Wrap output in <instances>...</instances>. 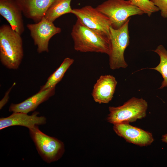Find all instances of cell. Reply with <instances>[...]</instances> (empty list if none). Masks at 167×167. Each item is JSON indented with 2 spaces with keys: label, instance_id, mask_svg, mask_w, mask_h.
I'll return each instance as SVG.
<instances>
[{
  "label": "cell",
  "instance_id": "5",
  "mask_svg": "<svg viewBox=\"0 0 167 167\" xmlns=\"http://www.w3.org/2000/svg\"><path fill=\"white\" fill-rule=\"evenodd\" d=\"M28 129L38 154L45 162L50 163L61 157L64 151L62 141L43 133L37 125Z\"/></svg>",
  "mask_w": 167,
  "mask_h": 167
},
{
  "label": "cell",
  "instance_id": "9",
  "mask_svg": "<svg viewBox=\"0 0 167 167\" xmlns=\"http://www.w3.org/2000/svg\"><path fill=\"white\" fill-rule=\"evenodd\" d=\"M113 130L117 135L128 142L140 146L150 145L154 141L152 133L132 126L129 123L114 124Z\"/></svg>",
  "mask_w": 167,
  "mask_h": 167
},
{
  "label": "cell",
  "instance_id": "17",
  "mask_svg": "<svg viewBox=\"0 0 167 167\" xmlns=\"http://www.w3.org/2000/svg\"><path fill=\"white\" fill-rule=\"evenodd\" d=\"M153 51L159 55L160 62L156 66L150 69L157 71L161 75L163 80L159 89H162L167 87V50L163 45H160Z\"/></svg>",
  "mask_w": 167,
  "mask_h": 167
},
{
  "label": "cell",
  "instance_id": "16",
  "mask_svg": "<svg viewBox=\"0 0 167 167\" xmlns=\"http://www.w3.org/2000/svg\"><path fill=\"white\" fill-rule=\"evenodd\" d=\"M74 62V60L72 58L68 57L65 58L60 66L49 77L45 84L41 87L40 90L55 87Z\"/></svg>",
  "mask_w": 167,
  "mask_h": 167
},
{
  "label": "cell",
  "instance_id": "13",
  "mask_svg": "<svg viewBox=\"0 0 167 167\" xmlns=\"http://www.w3.org/2000/svg\"><path fill=\"white\" fill-rule=\"evenodd\" d=\"M24 15L35 23L40 21L54 0H14Z\"/></svg>",
  "mask_w": 167,
  "mask_h": 167
},
{
  "label": "cell",
  "instance_id": "1",
  "mask_svg": "<svg viewBox=\"0 0 167 167\" xmlns=\"http://www.w3.org/2000/svg\"><path fill=\"white\" fill-rule=\"evenodd\" d=\"M71 35L77 51L109 54V38L88 28L78 19L73 26Z\"/></svg>",
  "mask_w": 167,
  "mask_h": 167
},
{
  "label": "cell",
  "instance_id": "8",
  "mask_svg": "<svg viewBox=\"0 0 167 167\" xmlns=\"http://www.w3.org/2000/svg\"><path fill=\"white\" fill-rule=\"evenodd\" d=\"M53 23L44 17L38 22L27 25L34 44L37 46V51L39 53L49 52L50 40L61 32V29L56 26Z\"/></svg>",
  "mask_w": 167,
  "mask_h": 167
},
{
  "label": "cell",
  "instance_id": "7",
  "mask_svg": "<svg viewBox=\"0 0 167 167\" xmlns=\"http://www.w3.org/2000/svg\"><path fill=\"white\" fill-rule=\"evenodd\" d=\"M71 13L88 28L109 38L111 22L107 16L96 8L87 5L73 9Z\"/></svg>",
  "mask_w": 167,
  "mask_h": 167
},
{
  "label": "cell",
  "instance_id": "6",
  "mask_svg": "<svg viewBox=\"0 0 167 167\" xmlns=\"http://www.w3.org/2000/svg\"><path fill=\"white\" fill-rule=\"evenodd\" d=\"M130 19L119 28L110 27V49L109 56V66L112 70L125 68L128 66L125 60L124 53L130 43L128 25Z\"/></svg>",
  "mask_w": 167,
  "mask_h": 167
},
{
  "label": "cell",
  "instance_id": "21",
  "mask_svg": "<svg viewBox=\"0 0 167 167\" xmlns=\"http://www.w3.org/2000/svg\"><path fill=\"white\" fill-rule=\"evenodd\" d=\"M162 140L163 142L167 143V134H165L162 136Z\"/></svg>",
  "mask_w": 167,
  "mask_h": 167
},
{
  "label": "cell",
  "instance_id": "3",
  "mask_svg": "<svg viewBox=\"0 0 167 167\" xmlns=\"http://www.w3.org/2000/svg\"><path fill=\"white\" fill-rule=\"evenodd\" d=\"M96 8L109 19L111 27L116 29L121 27L130 19V17L144 14L128 0H107L97 6Z\"/></svg>",
  "mask_w": 167,
  "mask_h": 167
},
{
  "label": "cell",
  "instance_id": "15",
  "mask_svg": "<svg viewBox=\"0 0 167 167\" xmlns=\"http://www.w3.org/2000/svg\"><path fill=\"white\" fill-rule=\"evenodd\" d=\"M72 0H54L46 11L44 17L54 22L58 18L68 13H71V3Z\"/></svg>",
  "mask_w": 167,
  "mask_h": 167
},
{
  "label": "cell",
  "instance_id": "14",
  "mask_svg": "<svg viewBox=\"0 0 167 167\" xmlns=\"http://www.w3.org/2000/svg\"><path fill=\"white\" fill-rule=\"evenodd\" d=\"M55 87H51L39 92L18 104L11 103L9 112L28 113L35 110L43 102L46 101L55 94Z\"/></svg>",
  "mask_w": 167,
  "mask_h": 167
},
{
  "label": "cell",
  "instance_id": "20",
  "mask_svg": "<svg viewBox=\"0 0 167 167\" xmlns=\"http://www.w3.org/2000/svg\"><path fill=\"white\" fill-rule=\"evenodd\" d=\"M15 84V83H14L11 87L6 93L3 98L0 101V109H1L2 108L8 101L9 96V94L10 92L12 89V87Z\"/></svg>",
  "mask_w": 167,
  "mask_h": 167
},
{
  "label": "cell",
  "instance_id": "2",
  "mask_svg": "<svg viewBox=\"0 0 167 167\" xmlns=\"http://www.w3.org/2000/svg\"><path fill=\"white\" fill-rule=\"evenodd\" d=\"M24 56L21 35L10 25L3 24L0 27V60L7 68H18Z\"/></svg>",
  "mask_w": 167,
  "mask_h": 167
},
{
  "label": "cell",
  "instance_id": "10",
  "mask_svg": "<svg viewBox=\"0 0 167 167\" xmlns=\"http://www.w3.org/2000/svg\"><path fill=\"white\" fill-rule=\"evenodd\" d=\"M38 112L35 111L31 115L21 112H13L10 116L0 119V130L15 126H24L28 129L36 125H43L46 123V119L44 116H39Z\"/></svg>",
  "mask_w": 167,
  "mask_h": 167
},
{
  "label": "cell",
  "instance_id": "12",
  "mask_svg": "<svg viewBox=\"0 0 167 167\" xmlns=\"http://www.w3.org/2000/svg\"><path fill=\"white\" fill-rule=\"evenodd\" d=\"M117 84L113 75L101 76L93 87L92 94L94 101L99 104L108 103L113 97Z\"/></svg>",
  "mask_w": 167,
  "mask_h": 167
},
{
  "label": "cell",
  "instance_id": "4",
  "mask_svg": "<svg viewBox=\"0 0 167 167\" xmlns=\"http://www.w3.org/2000/svg\"><path fill=\"white\" fill-rule=\"evenodd\" d=\"M148 107L145 100L133 97L121 106H110L107 120L113 125L134 122L146 116Z\"/></svg>",
  "mask_w": 167,
  "mask_h": 167
},
{
  "label": "cell",
  "instance_id": "19",
  "mask_svg": "<svg viewBox=\"0 0 167 167\" xmlns=\"http://www.w3.org/2000/svg\"><path fill=\"white\" fill-rule=\"evenodd\" d=\"M161 11V16L167 18V0H151Z\"/></svg>",
  "mask_w": 167,
  "mask_h": 167
},
{
  "label": "cell",
  "instance_id": "18",
  "mask_svg": "<svg viewBox=\"0 0 167 167\" xmlns=\"http://www.w3.org/2000/svg\"><path fill=\"white\" fill-rule=\"evenodd\" d=\"M133 5L136 6L150 17L159 11L158 8L149 0H128Z\"/></svg>",
  "mask_w": 167,
  "mask_h": 167
},
{
  "label": "cell",
  "instance_id": "11",
  "mask_svg": "<svg viewBox=\"0 0 167 167\" xmlns=\"http://www.w3.org/2000/svg\"><path fill=\"white\" fill-rule=\"evenodd\" d=\"M21 8L14 0H0V14L16 32L21 35L24 26Z\"/></svg>",
  "mask_w": 167,
  "mask_h": 167
}]
</instances>
